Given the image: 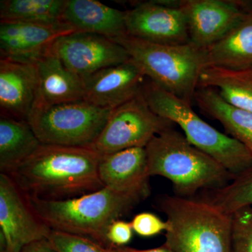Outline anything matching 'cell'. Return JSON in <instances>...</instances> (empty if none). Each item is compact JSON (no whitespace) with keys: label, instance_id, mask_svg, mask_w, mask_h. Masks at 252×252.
Wrapping results in <instances>:
<instances>
[{"label":"cell","instance_id":"12","mask_svg":"<svg viewBox=\"0 0 252 252\" xmlns=\"http://www.w3.org/2000/svg\"><path fill=\"white\" fill-rule=\"evenodd\" d=\"M188 26L189 44L206 50L221 39L244 17L245 3L228 0L178 1Z\"/></svg>","mask_w":252,"mask_h":252},{"label":"cell","instance_id":"6","mask_svg":"<svg viewBox=\"0 0 252 252\" xmlns=\"http://www.w3.org/2000/svg\"><path fill=\"white\" fill-rule=\"evenodd\" d=\"M125 48L146 77L191 104L199 79L207 67L206 50L190 44L164 45L126 34L113 39Z\"/></svg>","mask_w":252,"mask_h":252},{"label":"cell","instance_id":"17","mask_svg":"<svg viewBox=\"0 0 252 252\" xmlns=\"http://www.w3.org/2000/svg\"><path fill=\"white\" fill-rule=\"evenodd\" d=\"M34 63L38 89L33 109L84 99L82 78L64 65L52 46Z\"/></svg>","mask_w":252,"mask_h":252},{"label":"cell","instance_id":"2","mask_svg":"<svg viewBox=\"0 0 252 252\" xmlns=\"http://www.w3.org/2000/svg\"><path fill=\"white\" fill-rule=\"evenodd\" d=\"M26 197L33 211L51 230L86 237L108 248H114L107 239L110 225L143 200L107 187L67 200Z\"/></svg>","mask_w":252,"mask_h":252},{"label":"cell","instance_id":"20","mask_svg":"<svg viewBox=\"0 0 252 252\" xmlns=\"http://www.w3.org/2000/svg\"><path fill=\"white\" fill-rule=\"evenodd\" d=\"M194 102L207 115L218 121L230 137L241 142L252 154V113L230 105L212 88H198Z\"/></svg>","mask_w":252,"mask_h":252},{"label":"cell","instance_id":"4","mask_svg":"<svg viewBox=\"0 0 252 252\" xmlns=\"http://www.w3.org/2000/svg\"><path fill=\"white\" fill-rule=\"evenodd\" d=\"M157 206L167 217L165 246L174 252H233L232 217L203 200L164 195Z\"/></svg>","mask_w":252,"mask_h":252},{"label":"cell","instance_id":"1","mask_svg":"<svg viewBox=\"0 0 252 252\" xmlns=\"http://www.w3.org/2000/svg\"><path fill=\"white\" fill-rule=\"evenodd\" d=\"M100 157L93 147L41 144L7 175L28 196L67 200L104 187L99 177Z\"/></svg>","mask_w":252,"mask_h":252},{"label":"cell","instance_id":"16","mask_svg":"<svg viewBox=\"0 0 252 252\" xmlns=\"http://www.w3.org/2000/svg\"><path fill=\"white\" fill-rule=\"evenodd\" d=\"M37 89L34 63L0 59L1 115L28 122L35 104Z\"/></svg>","mask_w":252,"mask_h":252},{"label":"cell","instance_id":"5","mask_svg":"<svg viewBox=\"0 0 252 252\" xmlns=\"http://www.w3.org/2000/svg\"><path fill=\"white\" fill-rule=\"evenodd\" d=\"M142 94L154 112L180 126L192 145L213 158L234 177L252 166V154L246 147L205 122L194 112L191 104L148 78L142 86Z\"/></svg>","mask_w":252,"mask_h":252},{"label":"cell","instance_id":"11","mask_svg":"<svg viewBox=\"0 0 252 252\" xmlns=\"http://www.w3.org/2000/svg\"><path fill=\"white\" fill-rule=\"evenodd\" d=\"M52 48L64 65L81 78L130 59L122 45L92 33L76 32L61 36Z\"/></svg>","mask_w":252,"mask_h":252},{"label":"cell","instance_id":"21","mask_svg":"<svg viewBox=\"0 0 252 252\" xmlns=\"http://www.w3.org/2000/svg\"><path fill=\"white\" fill-rule=\"evenodd\" d=\"M198 88L215 89L230 105L252 113V66L240 69L208 66L200 74Z\"/></svg>","mask_w":252,"mask_h":252},{"label":"cell","instance_id":"28","mask_svg":"<svg viewBox=\"0 0 252 252\" xmlns=\"http://www.w3.org/2000/svg\"><path fill=\"white\" fill-rule=\"evenodd\" d=\"M132 235L133 229L131 222L118 220L109 227L107 239L112 247H121L127 245L132 240Z\"/></svg>","mask_w":252,"mask_h":252},{"label":"cell","instance_id":"13","mask_svg":"<svg viewBox=\"0 0 252 252\" xmlns=\"http://www.w3.org/2000/svg\"><path fill=\"white\" fill-rule=\"evenodd\" d=\"M76 32L65 23L0 21L1 59L34 63L57 39Z\"/></svg>","mask_w":252,"mask_h":252},{"label":"cell","instance_id":"26","mask_svg":"<svg viewBox=\"0 0 252 252\" xmlns=\"http://www.w3.org/2000/svg\"><path fill=\"white\" fill-rule=\"evenodd\" d=\"M231 217L233 252H252V206L242 209Z\"/></svg>","mask_w":252,"mask_h":252},{"label":"cell","instance_id":"23","mask_svg":"<svg viewBox=\"0 0 252 252\" xmlns=\"http://www.w3.org/2000/svg\"><path fill=\"white\" fill-rule=\"evenodd\" d=\"M67 0H1V21L55 24L64 23Z\"/></svg>","mask_w":252,"mask_h":252},{"label":"cell","instance_id":"24","mask_svg":"<svg viewBox=\"0 0 252 252\" xmlns=\"http://www.w3.org/2000/svg\"><path fill=\"white\" fill-rule=\"evenodd\" d=\"M205 201L232 215L235 212L252 206V166L235 176L224 187L207 193Z\"/></svg>","mask_w":252,"mask_h":252},{"label":"cell","instance_id":"29","mask_svg":"<svg viewBox=\"0 0 252 252\" xmlns=\"http://www.w3.org/2000/svg\"><path fill=\"white\" fill-rule=\"evenodd\" d=\"M20 252H57L51 246L48 239L34 242L26 245Z\"/></svg>","mask_w":252,"mask_h":252},{"label":"cell","instance_id":"19","mask_svg":"<svg viewBox=\"0 0 252 252\" xmlns=\"http://www.w3.org/2000/svg\"><path fill=\"white\" fill-rule=\"evenodd\" d=\"M207 67L232 69L252 66V9L221 39L206 49Z\"/></svg>","mask_w":252,"mask_h":252},{"label":"cell","instance_id":"7","mask_svg":"<svg viewBox=\"0 0 252 252\" xmlns=\"http://www.w3.org/2000/svg\"><path fill=\"white\" fill-rule=\"evenodd\" d=\"M112 111L83 99L34 109L28 123L42 144L93 147Z\"/></svg>","mask_w":252,"mask_h":252},{"label":"cell","instance_id":"10","mask_svg":"<svg viewBox=\"0 0 252 252\" xmlns=\"http://www.w3.org/2000/svg\"><path fill=\"white\" fill-rule=\"evenodd\" d=\"M127 34L164 45L189 43L188 26L178 1H149L138 3L126 11Z\"/></svg>","mask_w":252,"mask_h":252},{"label":"cell","instance_id":"18","mask_svg":"<svg viewBox=\"0 0 252 252\" xmlns=\"http://www.w3.org/2000/svg\"><path fill=\"white\" fill-rule=\"evenodd\" d=\"M126 11L110 7L95 0H67L63 22L77 32L116 39L127 34Z\"/></svg>","mask_w":252,"mask_h":252},{"label":"cell","instance_id":"25","mask_svg":"<svg viewBox=\"0 0 252 252\" xmlns=\"http://www.w3.org/2000/svg\"><path fill=\"white\" fill-rule=\"evenodd\" d=\"M48 240L57 252H114V247L108 248L90 238L58 230H51Z\"/></svg>","mask_w":252,"mask_h":252},{"label":"cell","instance_id":"9","mask_svg":"<svg viewBox=\"0 0 252 252\" xmlns=\"http://www.w3.org/2000/svg\"><path fill=\"white\" fill-rule=\"evenodd\" d=\"M51 228L33 211L26 194L7 174L0 173V233L4 250L20 252L49 238Z\"/></svg>","mask_w":252,"mask_h":252},{"label":"cell","instance_id":"22","mask_svg":"<svg viewBox=\"0 0 252 252\" xmlns=\"http://www.w3.org/2000/svg\"><path fill=\"white\" fill-rule=\"evenodd\" d=\"M27 122L1 115L0 170L8 174L32 157L41 145Z\"/></svg>","mask_w":252,"mask_h":252},{"label":"cell","instance_id":"30","mask_svg":"<svg viewBox=\"0 0 252 252\" xmlns=\"http://www.w3.org/2000/svg\"><path fill=\"white\" fill-rule=\"evenodd\" d=\"M114 252H174L165 245L160 248L151 249V250H138L131 248L114 247Z\"/></svg>","mask_w":252,"mask_h":252},{"label":"cell","instance_id":"27","mask_svg":"<svg viewBox=\"0 0 252 252\" xmlns=\"http://www.w3.org/2000/svg\"><path fill=\"white\" fill-rule=\"evenodd\" d=\"M132 229L137 234L149 238L166 232L169 229L168 222L159 218L150 212H142L135 215L131 221Z\"/></svg>","mask_w":252,"mask_h":252},{"label":"cell","instance_id":"8","mask_svg":"<svg viewBox=\"0 0 252 252\" xmlns=\"http://www.w3.org/2000/svg\"><path fill=\"white\" fill-rule=\"evenodd\" d=\"M173 123L152 111L141 94L114 109L93 148L106 155L132 148L146 147Z\"/></svg>","mask_w":252,"mask_h":252},{"label":"cell","instance_id":"15","mask_svg":"<svg viewBox=\"0 0 252 252\" xmlns=\"http://www.w3.org/2000/svg\"><path fill=\"white\" fill-rule=\"evenodd\" d=\"M99 177L104 187L144 200L150 194L145 147H132L101 155Z\"/></svg>","mask_w":252,"mask_h":252},{"label":"cell","instance_id":"14","mask_svg":"<svg viewBox=\"0 0 252 252\" xmlns=\"http://www.w3.org/2000/svg\"><path fill=\"white\" fill-rule=\"evenodd\" d=\"M146 76L133 61L82 77L84 100L114 110L141 94Z\"/></svg>","mask_w":252,"mask_h":252},{"label":"cell","instance_id":"3","mask_svg":"<svg viewBox=\"0 0 252 252\" xmlns=\"http://www.w3.org/2000/svg\"><path fill=\"white\" fill-rule=\"evenodd\" d=\"M145 148L149 175L170 180L177 196L187 198L202 189L220 188L234 177L173 127L154 136Z\"/></svg>","mask_w":252,"mask_h":252}]
</instances>
